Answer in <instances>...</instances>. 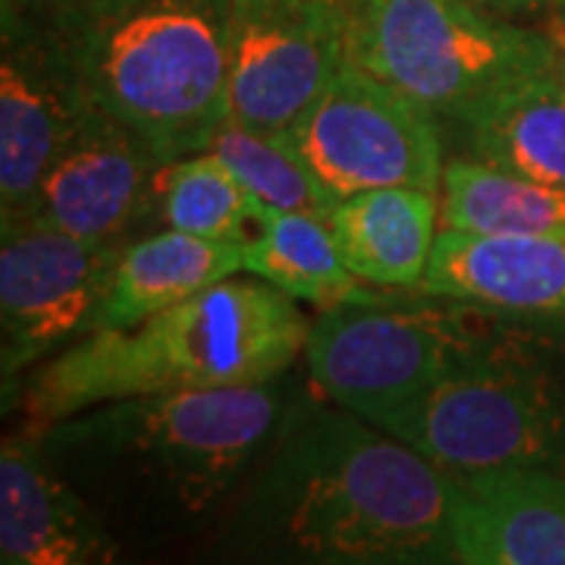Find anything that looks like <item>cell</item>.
I'll use <instances>...</instances> for the list:
<instances>
[{
    "mask_svg": "<svg viewBox=\"0 0 565 565\" xmlns=\"http://www.w3.org/2000/svg\"><path fill=\"white\" fill-rule=\"evenodd\" d=\"M189 565H462L449 475L305 390Z\"/></svg>",
    "mask_w": 565,
    "mask_h": 565,
    "instance_id": "cell-1",
    "label": "cell"
},
{
    "mask_svg": "<svg viewBox=\"0 0 565 565\" xmlns=\"http://www.w3.org/2000/svg\"><path fill=\"white\" fill-rule=\"evenodd\" d=\"M302 393L289 371L264 384L104 403L32 434L136 563L192 559L239 500Z\"/></svg>",
    "mask_w": 565,
    "mask_h": 565,
    "instance_id": "cell-2",
    "label": "cell"
},
{
    "mask_svg": "<svg viewBox=\"0 0 565 565\" xmlns=\"http://www.w3.org/2000/svg\"><path fill=\"white\" fill-rule=\"evenodd\" d=\"M311 321L262 277H226L126 330H95L41 362L13 405L25 430L136 396L264 384L305 355Z\"/></svg>",
    "mask_w": 565,
    "mask_h": 565,
    "instance_id": "cell-3",
    "label": "cell"
},
{
    "mask_svg": "<svg viewBox=\"0 0 565 565\" xmlns=\"http://www.w3.org/2000/svg\"><path fill=\"white\" fill-rule=\"evenodd\" d=\"M88 98L167 161L226 120L233 0H95L51 13Z\"/></svg>",
    "mask_w": 565,
    "mask_h": 565,
    "instance_id": "cell-4",
    "label": "cell"
},
{
    "mask_svg": "<svg viewBox=\"0 0 565 565\" xmlns=\"http://www.w3.org/2000/svg\"><path fill=\"white\" fill-rule=\"evenodd\" d=\"M403 444L449 475L534 468L565 478V327L468 308L444 381Z\"/></svg>",
    "mask_w": 565,
    "mask_h": 565,
    "instance_id": "cell-5",
    "label": "cell"
},
{
    "mask_svg": "<svg viewBox=\"0 0 565 565\" xmlns=\"http://www.w3.org/2000/svg\"><path fill=\"white\" fill-rule=\"evenodd\" d=\"M349 61L437 120L462 126L509 85L550 66L553 39L468 0H355Z\"/></svg>",
    "mask_w": 565,
    "mask_h": 565,
    "instance_id": "cell-6",
    "label": "cell"
},
{
    "mask_svg": "<svg viewBox=\"0 0 565 565\" xmlns=\"http://www.w3.org/2000/svg\"><path fill=\"white\" fill-rule=\"evenodd\" d=\"M468 305L440 296L321 308L305 343V367L327 403L405 440L462 343Z\"/></svg>",
    "mask_w": 565,
    "mask_h": 565,
    "instance_id": "cell-7",
    "label": "cell"
},
{
    "mask_svg": "<svg viewBox=\"0 0 565 565\" xmlns=\"http://www.w3.org/2000/svg\"><path fill=\"white\" fill-rule=\"evenodd\" d=\"M286 136L337 202L390 185L444 189L437 117L359 63H345Z\"/></svg>",
    "mask_w": 565,
    "mask_h": 565,
    "instance_id": "cell-8",
    "label": "cell"
},
{
    "mask_svg": "<svg viewBox=\"0 0 565 565\" xmlns=\"http://www.w3.org/2000/svg\"><path fill=\"white\" fill-rule=\"evenodd\" d=\"M120 245L88 243L35 217L0 221V377L7 412L41 362L92 333Z\"/></svg>",
    "mask_w": 565,
    "mask_h": 565,
    "instance_id": "cell-9",
    "label": "cell"
},
{
    "mask_svg": "<svg viewBox=\"0 0 565 565\" xmlns=\"http://www.w3.org/2000/svg\"><path fill=\"white\" fill-rule=\"evenodd\" d=\"M355 0H233L226 117L286 136L349 63Z\"/></svg>",
    "mask_w": 565,
    "mask_h": 565,
    "instance_id": "cell-10",
    "label": "cell"
},
{
    "mask_svg": "<svg viewBox=\"0 0 565 565\" xmlns=\"http://www.w3.org/2000/svg\"><path fill=\"white\" fill-rule=\"evenodd\" d=\"M51 13L3 0L0 35V221L22 214L92 110Z\"/></svg>",
    "mask_w": 565,
    "mask_h": 565,
    "instance_id": "cell-11",
    "label": "cell"
},
{
    "mask_svg": "<svg viewBox=\"0 0 565 565\" xmlns=\"http://www.w3.org/2000/svg\"><path fill=\"white\" fill-rule=\"evenodd\" d=\"M167 163L151 141L92 104L17 217H35L88 243H129L151 226Z\"/></svg>",
    "mask_w": 565,
    "mask_h": 565,
    "instance_id": "cell-12",
    "label": "cell"
},
{
    "mask_svg": "<svg viewBox=\"0 0 565 565\" xmlns=\"http://www.w3.org/2000/svg\"><path fill=\"white\" fill-rule=\"evenodd\" d=\"M0 565H139L44 459L32 430L0 446Z\"/></svg>",
    "mask_w": 565,
    "mask_h": 565,
    "instance_id": "cell-13",
    "label": "cell"
},
{
    "mask_svg": "<svg viewBox=\"0 0 565 565\" xmlns=\"http://www.w3.org/2000/svg\"><path fill=\"white\" fill-rule=\"evenodd\" d=\"M422 292L565 327V236H493L444 226Z\"/></svg>",
    "mask_w": 565,
    "mask_h": 565,
    "instance_id": "cell-14",
    "label": "cell"
},
{
    "mask_svg": "<svg viewBox=\"0 0 565 565\" xmlns=\"http://www.w3.org/2000/svg\"><path fill=\"white\" fill-rule=\"evenodd\" d=\"M449 519L462 565H565L563 475L534 468L449 475Z\"/></svg>",
    "mask_w": 565,
    "mask_h": 565,
    "instance_id": "cell-15",
    "label": "cell"
},
{
    "mask_svg": "<svg viewBox=\"0 0 565 565\" xmlns=\"http://www.w3.org/2000/svg\"><path fill=\"white\" fill-rule=\"evenodd\" d=\"M239 270H245L243 245L151 230L120 245L92 333L136 327Z\"/></svg>",
    "mask_w": 565,
    "mask_h": 565,
    "instance_id": "cell-16",
    "label": "cell"
},
{
    "mask_svg": "<svg viewBox=\"0 0 565 565\" xmlns=\"http://www.w3.org/2000/svg\"><path fill=\"white\" fill-rule=\"evenodd\" d=\"M440 214V192L390 185L345 195L327 223L359 280L377 289H422Z\"/></svg>",
    "mask_w": 565,
    "mask_h": 565,
    "instance_id": "cell-17",
    "label": "cell"
},
{
    "mask_svg": "<svg viewBox=\"0 0 565 565\" xmlns=\"http://www.w3.org/2000/svg\"><path fill=\"white\" fill-rule=\"evenodd\" d=\"M462 132L468 161L565 185V85L553 63L487 102Z\"/></svg>",
    "mask_w": 565,
    "mask_h": 565,
    "instance_id": "cell-18",
    "label": "cell"
},
{
    "mask_svg": "<svg viewBox=\"0 0 565 565\" xmlns=\"http://www.w3.org/2000/svg\"><path fill=\"white\" fill-rule=\"evenodd\" d=\"M243 252L245 274L262 277L296 302L333 308L371 292L345 267L333 230L323 217L267 211L262 230L243 245Z\"/></svg>",
    "mask_w": 565,
    "mask_h": 565,
    "instance_id": "cell-19",
    "label": "cell"
},
{
    "mask_svg": "<svg viewBox=\"0 0 565 565\" xmlns=\"http://www.w3.org/2000/svg\"><path fill=\"white\" fill-rule=\"evenodd\" d=\"M444 226L493 236H565V185L505 173L478 161L446 163Z\"/></svg>",
    "mask_w": 565,
    "mask_h": 565,
    "instance_id": "cell-20",
    "label": "cell"
},
{
    "mask_svg": "<svg viewBox=\"0 0 565 565\" xmlns=\"http://www.w3.org/2000/svg\"><path fill=\"white\" fill-rule=\"evenodd\" d=\"M264 214L267 207L245 192L230 167L211 151H202L163 167L151 226L245 245L262 230Z\"/></svg>",
    "mask_w": 565,
    "mask_h": 565,
    "instance_id": "cell-21",
    "label": "cell"
},
{
    "mask_svg": "<svg viewBox=\"0 0 565 565\" xmlns=\"http://www.w3.org/2000/svg\"><path fill=\"white\" fill-rule=\"evenodd\" d=\"M204 151L221 158L230 173L243 182L245 192L267 211L311 214L327 221L337 204V199L311 173V167L302 161L289 136L258 132L226 117Z\"/></svg>",
    "mask_w": 565,
    "mask_h": 565,
    "instance_id": "cell-22",
    "label": "cell"
},
{
    "mask_svg": "<svg viewBox=\"0 0 565 565\" xmlns=\"http://www.w3.org/2000/svg\"><path fill=\"white\" fill-rule=\"evenodd\" d=\"M468 3H478L490 13H531L550 7V0H468Z\"/></svg>",
    "mask_w": 565,
    "mask_h": 565,
    "instance_id": "cell-23",
    "label": "cell"
},
{
    "mask_svg": "<svg viewBox=\"0 0 565 565\" xmlns=\"http://www.w3.org/2000/svg\"><path fill=\"white\" fill-rule=\"evenodd\" d=\"M546 32L553 39V66H556V76L565 85V25L563 22H546Z\"/></svg>",
    "mask_w": 565,
    "mask_h": 565,
    "instance_id": "cell-24",
    "label": "cell"
},
{
    "mask_svg": "<svg viewBox=\"0 0 565 565\" xmlns=\"http://www.w3.org/2000/svg\"><path fill=\"white\" fill-rule=\"evenodd\" d=\"M20 3L44 10V13H66V10H76V7L95 3V0H20Z\"/></svg>",
    "mask_w": 565,
    "mask_h": 565,
    "instance_id": "cell-25",
    "label": "cell"
},
{
    "mask_svg": "<svg viewBox=\"0 0 565 565\" xmlns=\"http://www.w3.org/2000/svg\"><path fill=\"white\" fill-rule=\"evenodd\" d=\"M546 13H550V20L553 22H563L565 25V0H550Z\"/></svg>",
    "mask_w": 565,
    "mask_h": 565,
    "instance_id": "cell-26",
    "label": "cell"
}]
</instances>
